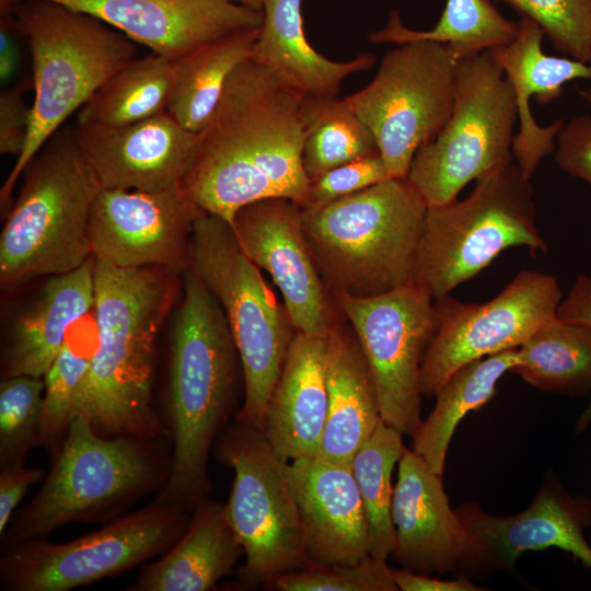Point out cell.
<instances>
[{"label":"cell","mask_w":591,"mask_h":591,"mask_svg":"<svg viewBox=\"0 0 591 591\" xmlns=\"http://www.w3.org/2000/svg\"><path fill=\"white\" fill-rule=\"evenodd\" d=\"M93 349L80 350L67 340L44 375L37 444L51 453H58L72 418L79 415Z\"/></svg>","instance_id":"obj_36"},{"label":"cell","mask_w":591,"mask_h":591,"mask_svg":"<svg viewBox=\"0 0 591 591\" xmlns=\"http://www.w3.org/2000/svg\"><path fill=\"white\" fill-rule=\"evenodd\" d=\"M545 36L533 20L521 16L518 33L508 45L489 50L509 80L515 96L519 131L513 137L512 155L523 174L532 178L541 161L555 151L556 138L565 120L540 126L530 108V99L548 104L563 95L564 85L572 80H591V63L569 57L549 56L543 51Z\"/></svg>","instance_id":"obj_23"},{"label":"cell","mask_w":591,"mask_h":591,"mask_svg":"<svg viewBox=\"0 0 591 591\" xmlns=\"http://www.w3.org/2000/svg\"><path fill=\"white\" fill-rule=\"evenodd\" d=\"M578 93L584 100V102L591 107V86L587 89H580Z\"/></svg>","instance_id":"obj_49"},{"label":"cell","mask_w":591,"mask_h":591,"mask_svg":"<svg viewBox=\"0 0 591 591\" xmlns=\"http://www.w3.org/2000/svg\"><path fill=\"white\" fill-rule=\"evenodd\" d=\"M76 141L101 188L161 190L181 185L197 153V134L167 111L123 125L80 123Z\"/></svg>","instance_id":"obj_18"},{"label":"cell","mask_w":591,"mask_h":591,"mask_svg":"<svg viewBox=\"0 0 591 591\" xmlns=\"http://www.w3.org/2000/svg\"><path fill=\"white\" fill-rule=\"evenodd\" d=\"M243 547L224 505L201 499L188 526L157 561L143 566L129 591H209L232 573Z\"/></svg>","instance_id":"obj_28"},{"label":"cell","mask_w":591,"mask_h":591,"mask_svg":"<svg viewBox=\"0 0 591 591\" xmlns=\"http://www.w3.org/2000/svg\"><path fill=\"white\" fill-rule=\"evenodd\" d=\"M304 99L251 58L233 71L197 134L196 159L182 183L206 213L231 223L240 208L262 199L309 204Z\"/></svg>","instance_id":"obj_1"},{"label":"cell","mask_w":591,"mask_h":591,"mask_svg":"<svg viewBox=\"0 0 591 591\" xmlns=\"http://www.w3.org/2000/svg\"><path fill=\"white\" fill-rule=\"evenodd\" d=\"M310 565H356L370 556L368 523L352 467L320 455L286 465Z\"/></svg>","instance_id":"obj_22"},{"label":"cell","mask_w":591,"mask_h":591,"mask_svg":"<svg viewBox=\"0 0 591 591\" xmlns=\"http://www.w3.org/2000/svg\"><path fill=\"white\" fill-rule=\"evenodd\" d=\"M519 361L518 348L470 362L436 394V405L413 437V450L443 476L448 448L459 422L493 398L499 380Z\"/></svg>","instance_id":"obj_30"},{"label":"cell","mask_w":591,"mask_h":591,"mask_svg":"<svg viewBox=\"0 0 591 591\" xmlns=\"http://www.w3.org/2000/svg\"><path fill=\"white\" fill-rule=\"evenodd\" d=\"M230 224L246 256L280 290L296 332L328 337L337 316L303 230L302 208L266 198L240 208Z\"/></svg>","instance_id":"obj_17"},{"label":"cell","mask_w":591,"mask_h":591,"mask_svg":"<svg viewBox=\"0 0 591 591\" xmlns=\"http://www.w3.org/2000/svg\"><path fill=\"white\" fill-rule=\"evenodd\" d=\"M517 119L513 89L490 51L459 60L452 113L407 175L428 207L457 199L470 182L512 161Z\"/></svg>","instance_id":"obj_10"},{"label":"cell","mask_w":591,"mask_h":591,"mask_svg":"<svg viewBox=\"0 0 591 591\" xmlns=\"http://www.w3.org/2000/svg\"><path fill=\"white\" fill-rule=\"evenodd\" d=\"M518 33V22L506 19L488 0H447L444 10L429 31L406 27L401 14L392 10L382 30L372 32L373 44L402 45L430 40L445 45L461 60L511 43Z\"/></svg>","instance_id":"obj_32"},{"label":"cell","mask_w":591,"mask_h":591,"mask_svg":"<svg viewBox=\"0 0 591 591\" xmlns=\"http://www.w3.org/2000/svg\"><path fill=\"white\" fill-rule=\"evenodd\" d=\"M325 371L328 410L320 456L351 465L382 420L374 380L352 328L338 323L332 328Z\"/></svg>","instance_id":"obj_27"},{"label":"cell","mask_w":591,"mask_h":591,"mask_svg":"<svg viewBox=\"0 0 591 591\" xmlns=\"http://www.w3.org/2000/svg\"><path fill=\"white\" fill-rule=\"evenodd\" d=\"M165 267L121 268L94 258L91 357L79 415L105 437L154 440L160 425L151 405L158 334L183 287Z\"/></svg>","instance_id":"obj_2"},{"label":"cell","mask_w":591,"mask_h":591,"mask_svg":"<svg viewBox=\"0 0 591 591\" xmlns=\"http://www.w3.org/2000/svg\"><path fill=\"white\" fill-rule=\"evenodd\" d=\"M185 511L155 501L63 544H14L0 559L1 581L13 591H68L117 576L167 552L188 526Z\"/></svg>","instance_id":"obj_13"},{"label":"cell","mask_w":591,"mask_h":591,"mask_svg":"<svg viewBox=\"0 0 591 591\" xmlns=\"http://www.w3.org/2000/svg\"><path fill=\"white\" fill-rule=\"evenodd\" d=\"M169 470L153 440L105 437L89 418L76 415L38 494L1 535L2 543L10 547L71 522L116 512L165 482Z\"/></svg>","instance_id":"obj_8"},{"label":"cell","mask_w":591,"mask_h":591,"mask_svg":"<svg viewBox=\"0 0 591 591\" xmlns=\"http://www.w3.org/2000/svg\"><path fill=\"white\" fill-rule=\"evenodd\" d=\"M42 378L15 375L0 383V464L24 463L37 445V426L44 394Z\"/></svg>","instance_id":"obj_37"},{"label":"cell","mask_w":591,"mask_h":591,"mask_svg":"<svg viewBox=\"0 0 591 591\" xmlns=\"http://www.w3.org/2000/svg\"><path fill=\"white\" fill-rule=\"evenodd\" d=\"M48 278L14 320L1 357L3 378H44L67 343L68 328L93 309L94 257Z\"/></svg>","instance_id":"obj_25"},{"label":"cell","mask_w":591,"mask_h":591,"mask_svg":"<svg viewBox=\"0 0 591 591\" xmlns=\"http://www.w3.org/2000/svg\"><path fill=\"white\" fill-rule=\"evenodd\" d=\"M259 27L225 35L173 60L166 111L185 129L198 134L204 128L229 77L251 58Z\"/></svg>","instance_id":"obj_29"},{"label":"cell","mask_w":591,"mask_h":591,"mask_svg":"<svg viewBox=\"0 0 591 591\" xmlns=\"http://www.w3.org/2000/svg\"><path fill=\"white\" fill-rule=\"evenodd\" d=\"M251 60L277 80L304 96H336L349 76L370 69L373 54L348 61H333L309 43L302 16V0H264L263 22Z\"/></svg>","instance_id":"obj_26"},{"label":"cell","mask_w":591,"mask_h":591,"mask_svg":"<svg viewBox=\"0 0 591 591\" xmlns=\"http://www.w3.org/2000/svg\"><path fill=\"white\" fill-rule=\"evenodd\" d=\"M395 547L392 557L404 569L447 573L465 565L468 537L450 506L442 476L413 449L398 461L392 500Z\"/></svg>","instance_id":"obj_21"},{"label":"cell","mask_w":591,"mask_h":591,"mask_svg":"<svg viewBox=\"0 0 591 591\" xmlns=\"http://www.w3.org/2000/svg\"><path fill=\"white\" fill-rule=\"evenodd\" d=\"M32 57L34 102L26 144L0 189L1 215L36 152L63 121L137 55L135 42L90 14L50 0H11Z\"/></svg>","instance_id":"obj_5"},{"label":"cell","mask_w":591,"mask_h":591,"mask_svg":"<svg viewBox=\"0 0 591 591\" xmlns=\"http://www.w3.org/2000/svg\"><path fill=\"white\" fill-rule=\"evenodd\" d=\"M513 246L548 250L537 229L531 178L510 161L476 179L464 199L428 207L413 285L442 298Z\"/></svg>","instance_id":"obj_7"},{"label":"cell","mask_w":591,"mask_h":591,"mask_svg":"<svg viewBox=\"0 0 591 591\" xmlns=\"http://www.w3.org/2000/svg\"><path fill=\"white\" fill-rule=\"evenodd\" d=\"M0 80L2 84H7L19 68L20 50L16 35L20 32L12 13L11 0H0Z\"/></svg>","instance_id":"obj_44"},{"label":"cell","mask_w":591,"mask_h":591,"mask_svg":"<svg viewBox=\"0 0 591 591\" xmlns=\"http://www.w3.org/2000/svg\"><path fill=\"white\" fill-rule=\"evenodd\" d=\"M457 61L440 43L397 45L382 57L373 80L344 99L372 131L391 177H407L419 148L449 119Z\"/></svg>","instance_id":"obj_12"},{"label":"cell","mask_w":591,"mask_h":591,"mask_svg":"<svg viewBox=\"0 0 591 591\" xmlns=\"http://www.w3.org/2000/svg\"><path fill=\"white\" fill-rule=\"evenodd\" d=\"M215 452L234 472L224 509L245 554L240 586L262 587L273 576L310 566L287 463L264 429L235 419L217 438Z\"/></svg>","instance_id":"obj_11"},{"label":"cell","mask_w":591,"mask_h":591,"mask_svg":"<svg viewBox=\"0 0 591 591\" xmlns=\"http://www.w3.org/2000/svg\"><path fill=\"white\" fill-rule=\"evenodd\" d=\"M557 316L591 328V277H576L568 294L558 305Z\"/></svg>","instance_id":"obj_45"},{"label":"cell","mask_w":591,"mask_h":591,"mask_svg":"<svg viewBox=\"0 0 591 591\" xmlns=\"http://www.w3.org/2000/svg\"><path fill=\"white\" fill-rule=\"evenodd\" d=\"M561 289L556 276L520 271L485 303L436 299L438 329L420 367L422 396H436L460 368L506 350L517 349L557 315Z\"/></svg>","instance_id":"obj_15"},{"label":"cell","mask_w":591,"mask_h":591,"mask_svg":"<svg viewBox=\"0 0 591 591\" xmlns=\"http://www.w3.org/2000/svg\"><path fill=\"white\" fill-rule=\"evenodd\" d=\"M304 170L314 181L341 164L380 154L370 128L336 96H305Z\"/></svg>","instance_id":"obj_34"},{"label":"cell","mask_w":591,"mask_h":591,"mask_svg":"<svg viewBox=\"0 0 591 591\" xmlns=\"http://www.w3.org/2000/svg\"><path fill=\"white\" fill-rule=\"evenodd\" d=\"M206 212L181 185L161 190L101 188L89 224L92 256L121 268L192 265V234Z\"/></svg>","instance_id":"obj_16"},{"label":"cell","mask_w":591,"mask_h":591,"mask_svg":"<svg viewBox=\"0 0 591 591\" xmlns=\"http://www.w3.org/2000/svg\"><path fill=\"white\" fill-rule=\"evenodd\" d=\"M190 266L219 301L239 352L244 399L235 419L264 429L268 399L297 332L225 220L205 213L196 221Z\"/></svg>","instance_id":"obj_9"},{"label":"cell","mask_w":591,"mask_h":591,"mask_svg":"<svg viewBox=\"0 0 591 591\" xmlns=\"http://www.w3.org/2000/svg\"><path fill=\"white\" fill-rule=\"evenodd\" d=\"M170 345V470L157 502L193 510L210 489L208 459L235 403L239 352L224 312L190 266Z\"/></svg>","instance_id":"obj_3"},{"label":"cell","mask_w":591,"mask_h":591,"mask_svg":"<svg viewBox=\"0 0 591 591\" xmlns=\"http://www.w3.org/2000/svg\"><path fill=\"white\" fill-rule=\"evenodd\" d=\"M50 1L95 16L170 60L263 22V12L234 0Z\"/></svg>","instance_id":"obj_20"},{"label":"cell","mask_w":591,"mask_h":591,"mask_svg":"<svg viewBox=\"0 0 591 591\" xmlns=\"http://www.w3.org/2000/svg\"><path fill=\"white\" fill-rule=\"evenodd\" d=\"M536 22L554 48L591 62V0H498Z\"/></svg>","instance_id":"obj_39"},{"label":"cell","mask_w":591,"mask_h":591,"mask_svg":"<svg viewBox=\"0 0 591 591\" xmlns=\"http://www.w3.org/2000/svg\"><path fill=\"white\" fill-rule=\"evenodd\" d=\"M327 337L296 333L267 403L264 433L283 462L320 455L326 426Z\"/></svg>","instance_id":"obj_24"},{"label":"cell","mask_w":591,"mask_h":591,"mask_svg":"<svg viewBox=\"0 0 591 591\" xmlns=\"http://www.w3.org/2000/svg\"><path fill=\"white\" fill-rule=\"evenodd\" d=\"M22 185L0 235V286L81 267L92 256L90 215L101 186L72 129L58 130L22 172Z\"/></svg>","instance_id":"obj_6"},{"label":"cell","mask_w":591,"mask_h":591,"mask_svg":"<svg viewBox=\"0 0 591 591\" xmlns=\"http://www.w3.org/2000/svg\"><path fill=\"white\" fill-rule=\"evenodd\" d=\"M402 437L381 420L351 462L367 518L370 555L381 560H387L395 547L392 473L406 449Z\"/></svg>","instance_id":"obj_35"},{"label":"cell","mask_w":591,"mask_h":591,"mask_svg":"<svg viewBox=\"0 0 591 591\" xmlns=\"http://www.w3.org/2000/svg\"><path fill=\"white\" fill-rule=\"evenodd\" d=\"M590 421H591V399L588 407L584 409V412L582 413L581 417L578 420V429H583L584 427L589 425Z\"/></svg>","instance_id":"obj_47"},{"label":"cell","mask_w":591,"mask_h":591,"mask_svg":"<svg viewBox=\"0 0 591 591\" xmlns=\"http://www.w3.org/2000/svg\"><path fill=\"white\" fill-rule=\"evenodd\" d=\"M44 475V470L25 467L24 463L1 467L0 535L4 533L14 509L28 490V487L40 482Z\"/></svg>","instance_id":"obj_43"},{"label":"cell","mask_w":591,"mask_h":591,"mask_svg":"<svg viewBox=\"0 0 591 591\" xmlns=\"http://www.w3.org/2000/svg\"><path fill=\"white\" fill-rule=\"evenodd\" d=\"M333 299L368 361L382 420L413 438L422 422L420 367L439 323L432 297L409 285L374 297Z\"/></svg>","instance_id":"obj_14"},{"label":"cell","mask_w":591,"mask_h":591,"mask_svg":"<svg viewBox=\"0 0 591 591\" xmlns=\"http://www.w3.org/2000/svg\"><path fill=\"white\" fill-rule=\"evenodd\" d=\"M26 82L5 89L0 94V152L19 157L27 141L32 106L24 100Z\"/></svg>","instance_id":"obj_42"},{"label":"cell","mask_w":591,"mask_h":591,"mask_svg":"<svg viewBox=\"0 0 591 591\" xmlns=\"http://www.w3.org/2000/svg\"><path fill=\"white\" fill-rule=\"evenodd\" d=\"M427 209L407 177L302 208L303 230L332 297H374L413 285Z\"/></svg>","instance_id":"obj_4"},{"label":"cell","mask_w":591,"mask_h":591,"mask_svg":"<svg viewBox=\"0 0 591 591\" xmlns=\"http://www.w3.org/2000/svg\"><path fill=\"white\" fill-rule=\"evenodd\" d=\"M386 561L370 555L356 565H310L273 576L262 587L276 591H396Z\"/></svg>","instance_id":"obj_38"},{"label":"cell","mask_w":591,"mask_h":591,"mask_svg":"<svg viewBox=\"0 0 591 591\" xmlns=\"http://www.w3.org/2000/svg\"><path fill=\"white\" fill-rule=\"evenodd\" d=\"M393 579L398 590L402 591H478L480 587L471 582L467 578L443 580L429 577L425 573L414 572L407 569H393Z\"/></svg>","instance_id":"obj_46"},{"label":"cell","mask_w":591,"mask_h":591,"mask_svg":"<svg viewBox=\"0 0 591 591\" xmlns=\"http://www.w3.org/2000/svg\"><path fill=\"white\" fill-rule=\"evenodd\" d=\"M389 177L380 154L341 164L311 182L310 199L305 207L326 205Z\"/></svg>","instance_id":"obj_40"},{"label":"cell","mask_w":591,"mask_h":591,"mask_svg":"<svg viewBox=\"0 0 591 591\" xmlns=\"http://www.w3.org/2000/svg\"><path fill=\"white\" fill-rule=\"evenodd\" d=\"M553 154L563 172L591 187V115L575 116L564 124Z\"/></svg>","instance_id":"obj_41"},{"label":"cell","mask_w":591,"mask_h":591,"mask_svg":"<svg viewBox=\"0 0 591 591\" xmlns=\"http://www.w3.org/2000/svg\"><path fill=\"white\" fill-rule=\"evenodd\" d=\"M173 60L154 53L135 57L111 76L80 108L78 121L123 125L166 111Z\"/></svg>","instance_id":"obj_33"},{"label":"cell","mask_w":591,"mask_h":591,"mask_svg":"<svg viewBox=\"0 0 591 591\" xmlns=\"http://www.w3.org/2000/svg\"><path fill=\"white\" fill-rule=\"evenodd\" d=\"M235 2L263 12L264 0H234Z\"/></svg>","instance_id":"obj_48"},{"label":"cell","mask_w":591,"mask_h":591,"mask_svg":"<svg viewBox=\"0 0 591 591\" xmlns=\"http://www.w3.org/2000/svg\"><path fill=\"white\" fill-rule=\"evenodd\" d=\"M468 537L466 566L498 570L513 568L525 552L560 548L591 569V546L584 531L591 526V500L561 490L545 489L523 511L493 515L475 505L456 509Z\"/></svg>","instance_id":"obj_19"},{"label":"cell","mask_w":591,"mask_h":591,"mask_svg":"<svg viewBox=\"0 0 591 591\" xmlns=\"http://www.w3.org/2000/svg\"><path fill=\"white\" fill-rule=\"evenodd\" d=\"M511 372L537 389L580 395L591 391V328L559 318L544 323L518 348Z\"/></svg>","instance_id":"obj_31"}]
</instances>
